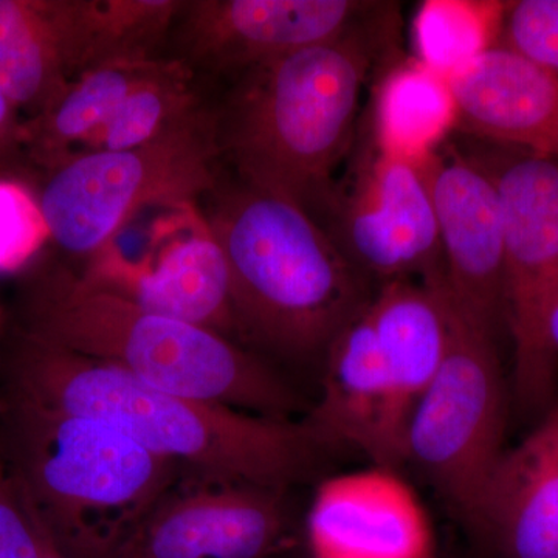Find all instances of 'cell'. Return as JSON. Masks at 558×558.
I'll use <instances>...</instances> for the list:
<instances>
[{
  "mask_svg": "<svg viewBox=\"0 0 558 558\" xmlns=\"http://www.w3.org/2000/svg\"><path fill=\"white\" fill-rule=\"evenodd\" d=\"M10 392L105 422L190 475L290 490L330 453L303 421L274 418L150 387L126 371L21 333Z\"/></svg>",
  "mask_w": 558,
  "mask_h": 558,
  "instance_id": "obj_2",
  "label": "cell"
},
{
  "mask_svg": "<svg viewBox=\"0 0 558 558\" xmlns=\"http://www.w3.org/2000/svg\"><path fill=\"white\" fill-rule=\"evenodd\" d=\"M458 130L558 160V76L498 44L449 75Z\"/></svg>",
  "mask_w": 558,
  "mask_h": 558,
  "instance_id": "obj_18",
  "label": "cell"
},
{
  "mask_svg": "<svg viewBox=\"0 0 558 558\" xmlns=\"http://www.w3.org/2000/svg\"><path fill=\"white\" fill-rule=\"evenodd\" d=\"M377 2L363 0H190L172 25L180 58L238 76L347 32Z\"/></svg>",
  "mask_w": 558,
  "mask_h": 558,
  "instance_id": "obj_12",
  "label": "cell"
},
{
  "mask_svg": "<svg viewBox=\"0 0 558 558\" xmlns=\"http://www.w3.org/2000/svg\"><path fill=\"white\" fill-rule=\"evenodd\" d=\"M395 3L377 2L337 38L236 76L216 113L220 160L234 178L322 222L355 137L363 87L392 60Z\"/></svg>",
  "mask_w": 558,
  "mask_h": 558,
  "instance_id": "obj_1",
  "label": "cell"
},
{
  "mask_svg": "<svg viewBox=\"0 0 558 558\" xmlns=\"http://www.w3.org/2000/svg\"><path fill=\"white\" fill-rule=\"evenodd\" d=\"M464 143L459 146L498 191L510 388L520 413L538 418L558 399V351L549 329L558 288V160L472 137Z\"/></svg>",
  "mask_w": 558,
  "mask_h": 558,
  "instance_id": "obj_7",
  "label": "cell"
},
{
  "mask_svg": "<svg viewBox=\"0 0 558 558\" xmlns=\"http://www.w3.org/2000/svg\"><path fill=\"white\" fill-rule=\"evenodd\" d=\"M438 219L444 292L454 314L481 336H508L505 223L498 191L486 171L454 140L427 161Z\"/></svg>",
  "mask_w": 558,
  "mask_h": 558,
  "instance_id": "obj_10",
  "label": "cell"
},
{
  "mask_svg": "<svg viewBox=\"0 0 558 558\" xmlns=\"http://www.w3.org/2000/svg\"><path fill=\"white\" fill-rule=\"evenodd\" d=\"M193 78V72L172 58L163 72L132 92L105 126L84 143V148H140L196 119L205 108Z\"/></svg>",
  "mask_w": 558,
  "mask_h": 558,
  "instance_id": "obj_22",
  "label": "cell"
},
{
  "mask_svg": "<svg viewBox=\"0 0 558 558\" xmlns=\"http://www.w3.org/2000/svg\"><path fill=\"white\" fill-rule=\"evenodd\" d=\"M138 259H92L84 278L121 293L143 310L215 330L236 341L230 274L219 242L196 204L150 229Z\"/></svg>",
  "mask_w": 558,
  "mask_h": 558,
  "instance_id": "obj_13",
  "label": "cell"
},
{
  "mask_svg": "<svg viewBox=\"0 0 558 558\" xmlns=\"http://www.w3.org/2000/svg\"><path fill=\"white\" fill-rule=\"evenodd\" d=\"M550 337H553L554 347L558 351V288L556 296L553 301V310H550V322H549Z\"/></svg>",
  "mask_w": 558,
  "mask_h": 558,
  "instance_id": "obj_30",
  "label": "cell"
},
{
  "mask_svg": "<svg viewBox=\"0 0 558 558\" xmlns=\"http://www.w3.org/2000/svg\"><path fill=\"white\" fill-rule=\"evenodd\" d=\"M464 526L490 558H558V399L502 451Z\"/></svg>",
  "mask_w": 558,
  "mask_h": 558,
  "instance_id": "obj_16",
  "label": "cell"
},
{
  "mask_svg": "<svg viewBox=\"0 0 558 558\" xmlns=\"http://www.w3.org/2000/svg\"><path fill=\"white\" fill-rule=\"evenodd\" d=\"M509 2L428 0L413 24L418 61L449 76L501 43Z\"/></svg>",
  "mask_w": 558,
  "mask_h": 558,
  "instance_id": "obj_23",
  "label": "cell"
},
{
  "mask_svg": "<svg viewBox=\"0 0 558 558\" xmlns=\"http://www.w3.org/2000/svg\"><path fill=\"white\" fill-rule=\"evenodd\" d=\"M219 161L216 113L207 109L140 148L70 154L46 170L38 193L50 241L94 259L142 213L207 197Z\"/></svg>",
  "mask_w": 558,
  "mask_h": 558,
  "instance_id": "obj_6",
  "label": "cell"
},
{
  "mask_svg": "<svg viewBox=\"0 0 558 558\" xmlns=\"http://www.w3.org/2000/svg\"><path fill=\"white\" fill-rule=\"evenodd\" d=\"M21 333L112 363L182 398L286 421L310 410L279 371L236 341L143 310L64 267L28 282Z\"/></svg>",
  "mask_w": 558,
  "mask_h": 558,
  "instance_id": "obj_4",
  "label": "cell"
},
{
  "mask_svg": "<svg viewBox=\"0 0 558 558\" xmlns=\"http://www.w3.org/2000/svg\"><path fill=\"white\" fill-rule=\"evenodd\" d=\"M499 44L558 76V0L509 2Z\"/></svg>",
  "mask_w": 558,
  "mask_h": 558,
  "instance_id": "obj_26",
  "label": "cell"
},
{
  "mask_svg": "<svg viewBox=\"0 0 558 558\" xmlns=\"http://www.w3.org/2000/svg\"><path fill=\"white\" fill-rule=\"evenodd\" d=\"M301 421L332 454L355 451L376 468H403L407 422L366 310L330 347L319 399Z\"/></svg>",
  "mask_w": 558,
  "mask_h": 558,
  "instance_id": "obj_14",
  "label": "cell"
},
{
  "mask_svg": "<svg viewBox=\"0 0 558 558\" xmlns=\"http://www.w3.org/2000/svg\"><path fill=\"white\" fill-rule=\"evenodd\" d=\"M24 117L0 90V163H5L24 153L22 146Z\"/></svg>",
  "mask_w": 558,
  "mask_h": 558,
  "instance_id": "obj_28",
  "label": "cell"
},
{
  "mask_svg": "<svg viewBox=\"0 0 558 558\" xmlns=\"http://www.w3.org/2000/svg\"><path fill=\"white\" fill-rule=\"evenodd\" d=\"M172 58L121 57L101 62L70 83L49 109L24 120L22 146L35 163L49 170L105 126L124 100L159 75Z\"/></svg>",
  "mask_w": 558,
  "mask_h": 558,
  "instance_id": "obj_21",
  "label": "cell"
},
{
  "mask_svg": "<svg viewBox=\"0 0 558 558\" xmlns=\"http://www.w3.org/2000/svg\"><path fill=\"white\" fill-rule=\"evenodd\" d=\"M202 211L230 274L238 343L293 363L325 362L376 286L292 202L234 178Z\"/></svg>",
  "mask_w": 558,
  "mask_h": 558,
  "instance_id": "obj_3",
  "label": "cell"
},
{
  "mask_svg": "<svg viewBox=\"0 0 558 558\" xmlns=\"http://www.w3.org/2000/svg\"><path fill=\"white\" fill-rule=\"evenodd\" d=\"M312 558H435L427 512L398 470L322 481L307 515Z\"/></svg>",
  "mask_w": 558,
  "mask_h": 558,
  "instance_id": "obj_15",
  "label": "cell"
},
{
  "mask_svg": "<svg viewBox=\"0 0 558 558\" xmlns=\"http://www.w3.org/2000/svg\"><path fill=\"white\" fill-rule=\"evenodd\" d=\"M288 492L191 475L109 558H269L292 534Z\"/></svg>",
  "mask_w": 558,
  "mask_h": 558,
  "instance_id": "obj_11",
  "label": "cell"
},
{
  "mask_svg": "<svg viewBox=\"0 0 558 558\" xmlns=\"http://www.w3.org/2000/svg\"><path fill=\"white\" fill-rule=\"evenodd\" d=\"M319 226L377 289L398 279L444 284L438 219L424 163L369 145L339 180Z\"/></svg>",
  "mask_w": 558,
  "mask_h": 558,
  "instance_id": "obj_9",
  "label": "cell"
},
{
  "mask_svg": "<svg viewBox=\"0 0 558 558\" xmlns=\"http://www.w3.org/2000/svg\"><path fill=\"white\" fill-rule=\"evenodd\" d=\"M183 3V0H95L92 68L113 58L159 57L157 49L171 35Z\"/></svg>",
  "mask_w": 558,
  "mask_h": 558,
  "instance_id": "obj_24",
  "label": "cell"
},
{
  "mask_svg": "<svg viewBox=\"0 0 558 558\" xmlns=\"http://www.w3.org/2000/svg\"><path fill=\"white\" fill-rule=\"evenodd\" d=\"M95 0H0V90L39 116L94 61Z\"/></svg>",
  "mask_w": 558,
  "mask_h": 558,
  "instance_id": "obj_17",
  "label": "cell"
},
{
  "mask_svg": "<svg viewBox=\"0 0 558 558\" xmlns=\"http://www.w3.org/2000/svg\"><path fill=\"white\" fill-rule=\"evenodd\" d=\"M22 486V483H21ZM24 488V486H22ZM25 495H27L28 502H31V508L33 512V517H35L36 527H38L40 546H43V558H75L70 556L69 553H65L64 549L61 548L60 543L57 542V538L53 537L49 526H47L46 521H44L43 517L38 512V509L33 505L32 498L28 497L27 490H25Z\"/></svg>",
  "mask_w": 558,
  "mask_h": 558,
  "instance_id": "obj_29",
  "label": "cell"
},
{
  "mask_svg": "<svg viewBox=\"0 0 558 558\" xmlns=\"http://www.w3.org/2000/svg\"><path fill=\"white\" fill-rule=\"evenodd\" d=\"M451 314L449 352L411 413L403 465H413L464 524L506 450L508 384L499 344L453 307Z\"/></svg>",
  "mask_w": 558,
  "mask_h": 558,
  "instance_id": "obj_8",
  "label": "cell"
},
{
  "mask_svg": "<svg viewBox=\"0 0 558 558\" xmlns=\"http://www.w3.org/2000/svg\"><path fill=\"white\" fill-rule=\"evenodd\" d=\"M3 416L14 473L75 558L112 556L183 472L105 422L13 392Z\"/></svg>",
  "mask_w": 558,
  "mask_h": 558,
  "instance_id": "obj_5",
  "label": "cell"
},
{
  "mask_svg": "<svg viewBox=\"0 0 558 558\" xmlns=\"http://www.w3.org/2000/svg\"><path fill=\"white\" fill-rule=\"evenodd\" d=\"M366 315L400 413L409 424L414 407L449 352L453 314L444 284L428 286L413 279L387 282L374 293Z\"/></svg>",
  "mask_w": 558,
  "mask_h": 558,
  "instance_id": "obj_19",
  "label": "cell"
},
{
  "mask_svg": "<svg viewBox=\"0 0 558 558\" xmlns=\"http://www.w3.org/2000/svg\"><path fill=\"white\" fill-rule=\"evenodd\" d=\"M49 241L38 193L21 180L0 178V274L27 266Z\"/></svg>",
  "mask_w": 558,
  "mask_h": 558,
  "instance_id": "obj_25",
  "label": "cell"
},
{
  "mask_svg": "<svg viewBox=\"0 0 558 558\" xmlns=\"http://www.w3.org/2000/svg\"><path fill=\"white\" fill-rule=\"evenodd\" d=\"M0 558H43L31 502L10 459L0 453Z\"/></svg>",
  "mask_w": 558,
  "mask_h": 558,
  "instance_id": "obj_27",
  "label": "cell"
},
{
  "mask_svg": "<svg viewBox=\"0 0 558 558\" xmlns=\"http://www.w3.org/2000/svg\"><path fill=\"white\" fill-rule=\"evenodd\" d=\"M371 109V145L387 156L424 163L458 130L449 76L417 58L380 69Z\"/></svg>",
  "mask_w": 558,
  "mask_h": 558,
  "instance_id": "obj_20",
  "label": "cell"
}]
</instances>
